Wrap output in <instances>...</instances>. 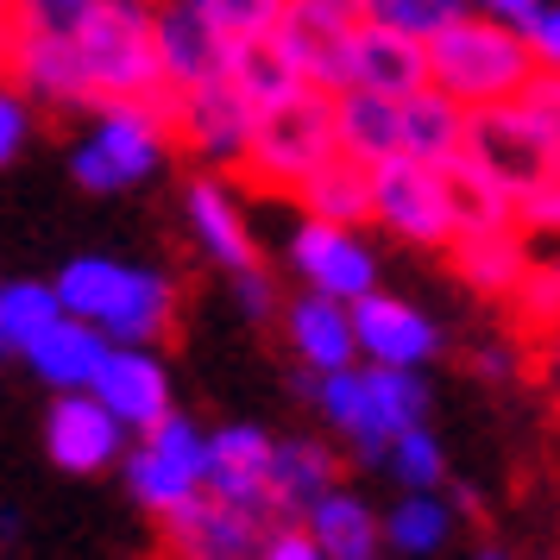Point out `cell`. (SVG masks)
<instances>
[{"instance_id":"1","label":"cell","mask_w":560,"mask_h":560,"mask_svg":"<svg viewBox=\"0 0 560 560\" xmlns=\"http://www.w3.org/2000/svg\"><path fill=\"white\" fill-rule=\"evenodd\" d=\"M51 296L70 322H89L107 347H158L177 322V278L158 265H127L82 253L51 278Z\"/></svg>"},{"instance_id":"2","label":"cell","mask_w":560,"mask_h":560,"mask_svg":"<svg viewBox=\"0 0 560 560\" xmlns=\"http://www.w3.org/2000/svg\"><path fill=\"white\" fill-rule=\"evenodd\" d=\"M422 57H429V89H441L466 114L516 102L541 77L535 57L523 51V38H516V26H498V20H479V13H459L447 32H434Z\"/></svg>"},{"instance_id":"3","label":"cell","mask_w":560,"mask_h":560,"mask_svg":"<svg viewBox=\"0 0 560 560\" xmlns=\"http://www.w3.org/2000/svg\"><path fill=\"white\" fill-rule=\"evenodd\" d=\"M560 102H555V70L535 77L516 102L504 107H479L466 114V164L485 171L504 196H523L529 183L555 177V152H560Z\"/></svg>"},{"instance_id":"4","label":"cell","mask_w":560,"mask_h":560,"mask_svg":"<svg viewBox=\"0 0 560 560\" xmlns=\"http://www.w3.org/2000/svg\"><path fill=\"white\" fill-rule=\"evenodd\" d=\"M82 70V89H89V107L107 102H171L164 89V70H158V45H152V7L139 0H102L95 20L70 38Z\"/></svg>"},{"instance_id":"5","label":"cell","mask_w":560,"mask_h":560,"mask_svg":"<svg viewBox=\"0 0 560 560\" xmlns=\"http://www.w3.org/2000/svg\"><path fill=\"white\" fill-rule=\"evenodd\" d=\"M171 158V120L158 102H107L95 107L89 132L70 152V177L89 189V196H127V189H145V183L164 171Z\"/></svg>"},{"instance_id":"6","label":"cell","mask_w":560,"mask_h":560,"mask_svg":"<svg viewBox=\"0 0 560 560\" xmlns=\"http://www.w3.org/2000/svg\"><path fill=\"white\" fill-rule=\"evenodd\" d=\"M322 158H334V95L303 82L278 102L253 107V139H246V158H240L253 171V183L290 196Z\"/></svg>"},{"instance_id":"7","label":"cell","mask_w":560,"mask_h":560,"mask_svg":"<svg viewBox=\"0 0 560 560\" xmlns=\"http://www.w3.org/2000/svg\"><path fill=\"white\" fill-rule=\"evenodd\" d=\"M120 466H127V491H132V498L152 510V516H164V510L202 498V479H208V429L196 422V416L171 409L164 422H152L145 434H132L127 454H120Z\"/></svg>"},{"instance_id":"8","label":"cell","mask_w":560,"mask_h":560,"mask_svg":"<svg viewBox=\"0 0 560 560\" xmlns=\"http://www.w3.org/2000/svg\"><path fill=\"white\" fill-rule=\"evenodd\" d=\"M365 189H372V221L384 233H397L404 246H422V253H441L454 246V202H447V183L441 171H422L409 158H384L365 171Z\"/></svg>"},{"instance_id":"9","label":"cell","mask_w":560,"mask_h":560,"mask_svg":"<svg viewBox=\"0 0 560 560\" xmlns=\"http://www.w3.org/2000/svg\"><path fill=\"white\" fill-rule=\"evenodd\" d=\"M353 13L328 7V0H283L278 26H271V51L290 63V77L340 95L347 89V45H353Z\"/></svg>"},{"instance_id":"10","label":"cell","mask_w":560,"mask_h":560,"mask_svg":"<svg viewBox=\"0 0 560 560\" xmlns=\"http://www.w3.org/2000/svg\"><path fill=\"white\" fill-rule=\"evenodd\" d=\"M290 265L303 278L308 296H328V303L353 308L359 296L378 290V253L359 228H328V221H303L290 233Z\"/></svg>"},{"instance_id":"11","label":"cell","mask_w":560,"mask_h":560,"mask_svg":"<svg viewBox=\"0 0 560 560\" xmlns=\"http://www.w3.org/2000/svg\"><path fill=\"white\" fill-rule=\"evenodd\" d=\"M164 120H171V145H189L208 171H228L246 158V139H253V102L233 89V82H202V89H183L164 102Z\"/></svg>"},{"instance_id":"12","label":"cell","mask_w":560,"mask_h":560,"mask_svg":"<svg viewBox=\"0 0 560 560\" xmlns=\"http://www.w3.org/2000/svg\"><path fill=\"white\" fill-rule=\"evenodd\" d=\"M347 322H353V359L378 365V372H422L441 353V328L416 303L390 296V290L359 296L347 308Z\"/></svg>"},{"instance_id":"13","label":"cell","mask_w":560,"mask_h":560,"mask_svg":"<svg viewBox=\"0 0 560 560\" xmlns=\"http://www.w3.org/2000/svg\"><path fill=\"white\" fill-rule=\"evenodd\" d=\"M89 397L132 434H145L152 422L171 416V365L158 359V347H107V359L89 378Z\"/></svg>"},{"instance_id":"14","label":"cell","mask_w":560,"mask_h":560,"mask_svg":"<svg viewBox=\"0 0 560 560\" xmlns=\"http://www.w3.org/2000/svg\"><path fill=\"white\" fill-rule=\"evenodd\" d=\"M265 541V516L253 510L214 504V498H189V504L164 510V555L171 560H253Z\"/></svg>"},{"instance_id":"15","label":"cell","mask_w":560,"mask_h":560,"mask_svg":"<svg viewBox=\"0 0 560 560\" xmlns=\"http://www.w3.org/2000/svg\"><path fill=\"white\" fill-rule=\"evenodd\" d=\"M183 214H189V240H196L221 271L240 278V271H253L258 265L253 221H246V202H240V189H233L228 177L202 171V177L183 189Z\"/></svg>"},{"instance_id":"16","label":"cell","mask_w":560,"mask_h":560,"mask_svg":"<svg viewBox=\"0 0 560 560\" xmlns=\"http://www.w3.org/2000/svg\"><path fill=\"white\" fill-rule=\"evenodd\" d=\"M45 454H51L57 472H107L127 454V429L89 390H70L45 416Z\"/></svg>"},{"instance_id":"17","label":"cell","mask_w":560,"mask_h":560,"mask_svg":"<svg viewBox=\"0 0 560 560\" xmlns=\"http://www.w3.org/2000/svg\"><path fill=\"white\" fill-rule=\"evenodd\" d=\"M152 45H158V70H164L171 95L202 89V82H228V70H233V45H221L196 13H183L177 0H158L152 7Z\"/></svg>"},{"instance_id":"18","label":"cell","mask_w":560,"mask_h":560,"mask_svg":"<svg viewBox=\"0 0 560 560\" xmlns=\"http://www.w3.org/2000/svg\"><path fill=\"white\" fill-rule=\"evenodd\" d=\"M265 459H271V434L258 422H228V429H208V479L202 498L233 510H253V516H271L265 504Z\"/></svg>"},{"instance_id":"19","label":"cell","mask_w":560,"mask_h":560,"mask_svg":"<svg viewBox=\"0 0 560 560\" xmlns=\"http://www.w3.org/2000/svg\"><path fill=\"white\" fill-rule=\"evenodd\" d=\"M347 89L404 102L416 89H429V57H422V45H409L397 32L353 26V45H347Z\"/></svg>"},{"instance_id":"20","label":"cell","mask_w":560,"mask_h":560,"mask_svg":"<svg viewBox=\"0 0 560 560\" xmlns=\"http://www.w3.org/2000/svg\"><path fill=\"white\" fill-rule=\"evenodd\" d=\"M459 152H466V107H454L441 89H416L397 102V158L447 171Z\"/></svg>"},{"instance_id":"21","label":"cell","mask_w":560,"mask_h":560,"mask_svg":"<svg viewBox=\"0 0 560 560\" xmlns=\"http://www.w3.org/2000/svg\"><path fill=\"white\" fill-rule=\"evenodd\" d=\"M328 485H340V454L315 434H290V441H271V459H265V504L303 516Z\"/></svg>"},{"instance_id":"22","label":"cell","mask_w":560,"mask_h":560,"mask_svg":"<svg viewBox=\"0 0 560 560\" xmlns=\"http://www.w3.org/2000/svg\"><path fill=\"white\" fill-rule=\"evenodd\" d=\"M296 529L322 548V560H378V548H384L378 510L365 504L359 491H347V485H328V491L303 510Z\"/></svg>"},{"instance_id":"23","label":"cell","mask_w":560,"mask_h":560,"mask_svg":"<svg viewBox=\"0 0 560 560\" xmlns=\"http://www.w3.org/2000/svg\"><path fill=\"white\" fill-rule=\"evenodd\" d=\"M283 322V340H290V353L303 359L308 372L322 378V372H347V365H359L353 359V322H347V308L328 303V296H296V303L278 308Z\"/></svg>"},{"instance_id":"24","label":"cell","mask_w":560,"mask_h":560,"mask_svg":"<svg viewBox=\"0 0 560 560\" xmlns=\"http://www.w3.org/2000/svg\"><path fill=\"white\" fill-rule=\"evenodd\" d=\"M107 359V340L89 322H70V315H57L51 328L38 334L26 347V372L45 390H57V397H70V390H89V378H95V365Z\"/></svg>"},{"instance_id":"25","label":"cell","mask_w":560,"mask_h":560,"mask_svg":"<svg viewBox=\"0 0 560 560\" xmlns=\"http://www.w3.org/2000/svg\"><path fill=\"white\" fill-rule=\"evenodd\" d=\"M290 196H296V208H303V221H328V228H365V221H372L365 164H353V158H340V152L322 158Z\"/></svg>"},{"instance_id":"26","label":"cell","mask_w":560,"mask_h":560,"mask_svg":"<svg viewBox=\"0 0 560 560\" xmlns=\"http://www.w3.org/2000/svg\"><path fill=\"white\" fill-rule=\"evenodd\" d=\"M334 152L365 164V171L397 158V102L365 95V89H340L334 95Z\"/></svg>"},{"instance_id":"27","label":"cell","mask_w":560,"mask_h":560,"mask_svg":"<svg viewBox=\"0 0 560 560\" xmlns=\"http://www.w3.org/2000/svg\"><path fill=\"white\" fill-rule=\"evenodd\" d=\"M13 89L26 102H45V107H89V89H82V70H77V51L70 45H45V38H13Z\"/></svg>"},{"instance_id":"28","label":"cell","mask_w":560,"mask_h":560,"mask_svg":"<svg viewBox=\"0 0 560 560\" xmlns=\"http://www.w3.org/2000/svg\"><path fill=\"white\" fill-rule=\"evenodd\" d=\"M447 253H454L466 290H479V296H510V290H516V278L535 265L516 228H504V233H459Z\"/></svg>"},{"instance_id":"29","label":"cell","mask_w":560,"mask_h":560,"mask_svg":"<svg viewBox=\"0 0 560 560\" xmlns=\"http://www.w3.org/2000/svg\"><path fill=\"white\" fill-rule=\"evenodd\" d=\"M454 529H459V516H454V504L441 498V491H404L397 504L378 516V535L397 548V555H441L447 541H454Z\"/></svg>"},{"instance_id":"30","label":"cell","mask_w":560,"mask_h":560,"mask_svg":"<svg viewBox=\"0 0 560 560\" xmlns=\"http://www.w3.org/2000/svg\"><path fill=\"white\" fill-rule=\"evenodd\" d=\"M359 378H365V416H372V434H378V441L429 422V378H422V372H378V365H359Z\"/></svg>"},{"instance_id":"31","label":"cell","mask_w":560,"mask_h":560,"mask_svg":"<svg viewBox=\"0 0 560 560\" xmlns=\"http://www.w3.org/2000/svg\"><path fill=\"white\" fill-rule=\"evenodd\" d=\"M57 315V296H51V283H38V278H7L0 283V353H26L38 334L51 328Z\"/></svg>"},{"instance_id":"32","label":"cell","mask_w":560,"mask_h":560,"mask_svg":"<svg viewBox=\"0 0 560 560\" xmlns=\"http://www.w3.org/2000/svg\"><path fill=\"white\" fill-rule=\"evenodd\" d=\"M466 13V0H359L353 20L359 26H378V32H397L409 45H429L434 32H447Z\"/></svg>"},{"instance_id":"33","label":"cell","mask_w":560,"mask_h":560,"mask_svg":"<svg viewBox=\"0 0 560 560\" xmlns=\"http://www.w3.org/2000/svg\"><path fill=\"white\" fill-rule=\"evenodd\" d=\"M183 13H196L221 45H265L271 38V26H278L283 0H177Z\"/></svg>"},{"instance_id":"34","label":"cell","mask_w":560,"mask_h":560,"mask_svg":"<svg viewBox=\"0 0 560 560\" xmlns=\"http://www.w3.org/2000/svg\"><path fill=\"white\" fill-rule=\"evenodd\" d=\"M378 466H384L397 485H404V491H434V485L447 479V447H441V441H434V429L422 422V429L390 434Z\"/></svg>"},{"instance_id":"35","label":"cell","mask_w":560,"mask_h":560,"mask_svg":"<svg viewBox=\"0 0 560 560\" xmlns=\"http://www.w3.org/2000/svg\"><path fill=\"white\" fill-rule=\"evenodd\" d=\"M102 0H13L7 20H13V38H45V45H70L89 20H95Z\"/></svg>"},{"instance_id":"36","label":"cell","mask_w":560,"mask_h":560,"mask_svg":"<svg viewBox=\"0 0 560 560\" xmlns=\"http://www.w3.org/2000/svg\"><path fill=\"white\" fill-rule=\"evenodd\" d=\"M228 82H233V89H240V95H246L253 107L278 102V95H290V89H303V82L290 77V63L271 51V38H265V45H240V51H233Z\"/></svg>"},{"instance_id":"37","label":"cell","mask_w":560,"mask_h":560,"mask_svg":"<svg viewBox=\"0 0 560 560\" xmlns=\"http://www.w3.org/2000/svg\"><path fill=\"white\" fill-rule=\"evenodd\" d=\"M555 296H560L555 265H529V271L516 278V290H510V303H516V315H523L529 328H541V322H555Z\"/></svg>"},{"instance_id":"38","label":"cell","mask_w":560,"mask_h":560,"mask_svg":"<svg viewBox=\"0 0 560 560\" xmlns=\"http://www.w3.org/2000/svg\"><path fill=\"white\" fill-rule=\"evenodd\" d=\"M516 38H523V51L535 57V70H555V57H560V7L555 0L529 7V13L516 20Z\"/></svg>"},{"instance_id":"39","label":"cell","mask_w":560,"mask_h":560,"mask_svg":"<svg viewBox=\"0 0 560 560\" xmlns=\"http://www.w3.org/2000/svg\"><path fill=\"white\" fill-rule=\"evenodd\" d=\"M555 214H560V183L555 177H541V183H529L523 196H510V228L516 233H548Z\"/></svg>"},{"instance_id":"40","label":"cell","mask_w":560,"mask_h":560,"mask_svg":"<svg viewBox=\"0 0 560 560\" xmlns=\"http://www.w3.org/2000/svg\"><path fill=\"white\" fill-rule=\"evenodd\" d=\"M26 139H32V102L13 82H0V171L26 152Z\"/></svg>"},{"instance_id":"41","label":"cell","mask_w":560,"mask_h":560,"mask_svg":"<svg viewBox=\"0 0 560 560\" xmlns=\"http://www.w3.org/2000/svg\"><path fill=\"white\" fill-rule=\"evenodd\" d=\"M233 303H240V315L246 322H278V308H283V296H278V283H271V271H240L233 278Z\"/></svg>"},{"instance_id":"42","label":"cell","mask_w":560,"mask_h":560,"mask_svg":"<svg viewBox=\"0 0 560 560\" xmlns=\"http://www.w3.org/2000/svg\"><path fill=\"white\" fill-rule=\"evenodd\" d=\"M253 560H322V548H315L296 523H283V529H265V541H258Z\"/></svg>"},{"instance_id":"43","label":"cell","mask_w":560,"mask_h":560,"mask_svg":"<svg viewBox=\"0 0 560 560\" xmlns=\"http://www.w3.org/2000/svg\"><path fill=\"white\" fill-rule=\"evenodd\" d=\"M529 7H541V0H466V13H479V20H498V26H516Z\"/></svg>"},{"instance_id":"44","label":"cell","mask_w":560,"mask_h":560,"mask_svg":"<svg viewBox=\"0 0 560 560\" xmlns=\"http://www.w3.org/2000/svg\"><path fill=\"white\" fill-rule=\"evenodd\" d=\"M472 365H479V378H504V372H510V347H479Z\"/></svg>"},{"instance_id":"45","label":"cell","mask_w":560,"mask_h":560,"mask_svg":"<svg viewBox=\"0 0 560 560\" xmlns=\"http://www.w3.org/2000/svg\"><path fill=\"white\" fill-rule=\"evenodd\" d=\"M7 57H13V20L0 13V70H7Z\"/></svg>"},{"instance_id":"46","label":"cell","mask_w":560,"mask_h":560,"mask_svg":"<svg viewBox=\"0 0 560 560\" xmlns=\"http://www.w3.org/2000/svg\"><path fill=\"white\" fill-rule=\"evenodd\" d=\"M472 560H510V555H504V548H479Z\"/></svg>"},{"instance_id":"47","label":"cell","mask_w":560,"mask_h":560,"mask_svg":"<svg viewBox=\"0 0 560 560\" xmlns=\"http://www.w3.org/2000/svg\"><path fill=\"white\" fill-rule=\"evenodd\" d=\"M328 7H347V13H353V7H359V0H328Z\"/></svg>"},{"instance_id":"48","label":"cell","mask_w":560,"mask_h":560,"mask_svg":"<svg viewBox=\"0 0 560 560\" xmlns=\"http://www.w3.org/2000/svg\"><path fill=\"white\" fill-rule=\"evenodd\" d=\"M7 7H13V0H0V13H7Z\"/></svg>"},{"instance_id":"49","label":"cell","mask_w":560,"mask_h":560,"mask_svg":"<svg viewBox=\"0 0 560 560\" xmlns=\"http://www.w3.org/2000/svg\"><path fill=\"white\" fill-rule=\"evenodd\" d=\"M139 7H158V0H139Z\"/></svg>"}]
</instances>
